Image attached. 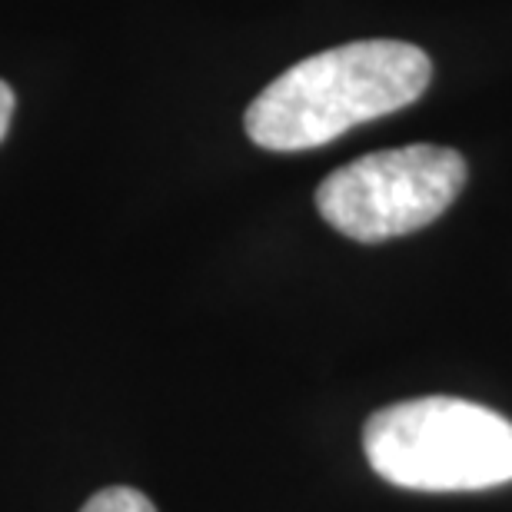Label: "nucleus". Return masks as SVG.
Here are the masks:
<instances>
[{"label": "nucleus", "instance_id": "f257e3e1", "mask_svg": "<svg viewBox=\"0 0 512 512\" xmlns=\"http://www.w3.org/2000/svg\"><path fill=\"white\" fill-rule=\"evenodd\" d=\"M433 64L403 40H356L300 60L247 110L256 147L296 153L380 120L423 97Z\"/></svg>", "mask_w": 512, "mask_h": 512}, {"label": "nucleus", "instance_id": "f03ea898", "mask_svg": "<svg viewBox=\"0 0 512 512\" xmlns=\"http://www.w3.org/2000/svg\"><path fill=\"white\" fill-rule=\"evenodd\" d=\"M373 473L419 493H476L512 483V423L453 396L403 399L363 426Z\"/></svg>", "mask_w": 512, "mask_h": 512}, {"label": "nucleus", "instance_id": "7ed1b4c3", "mask_svg": "<svg viewBox=\"0 0 512 512\" xmlns=\"http://www.w3.org/2000/svg\"><path fill=\"white\" fill-rule=\"evenodd\" d=\"M466 183V160L436 143H413L333 170L316 190V210L356 243H383L429 227Z\"/></svg>", "mask_w": 512, "mask_h": 512}, {"label": "nucleus", "instance_id": "20e7f679", "mask_svg": "<svg viewBox=\"0 0 512 512\" xmlns=\"http://www.w3.org/2000/svg\"><path fill=\"white\" fill-rule=\"evenodd\" d=\"M80 512H157L153 503L143 493L130 486H110L104 493H97Z\"/></svg>", "mask_w": 512, "mask_h": 512}, {"label": "nucleus", "instance_id": "39448f33", "mask_svg": "<svg viewBox=\"0 0 512 512\" xmlns=\"http://www.w3.org/2000/svg\"><path fill=\"white\" fill-rule=\"evenodd\" d=\"M10 117H14V90L0 80V143H4V137H7Z\"/></svg>", "mask_w": 512, "mask_h": 512}]
</instances>
